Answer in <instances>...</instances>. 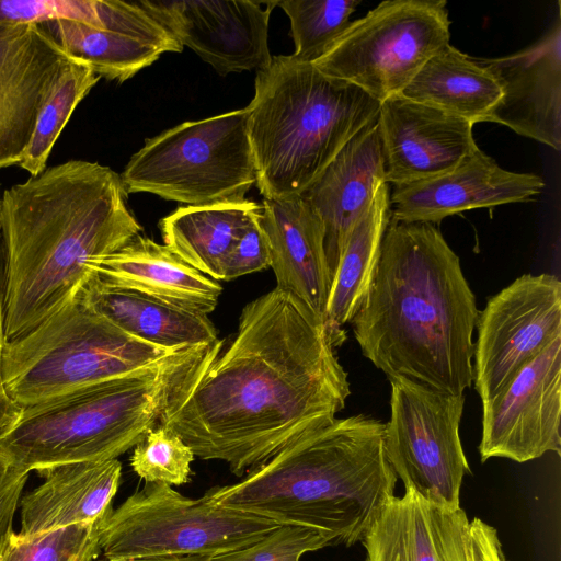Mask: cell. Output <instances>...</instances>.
Here are the masks:
<instances>
[{"label": "cell", "mask_w": 561, "mask_h": 561, "mask_svg": "<svg viewBox=\"0 0 561 561\" xmlns=\"http://www.w3.org/2000/svg\"><path fill=\"white\" fill-rule=\"evenodd\" d=\"M220 348L190 373L160 425L237 477L334 417L351 394L324 322L287 290L247 304L234 339Z\"/></svg>", "instance_id": "1"}, {"label": "cell", "mask_w": 561, "mask_h": 561, "mask_svg": "<svg viewBox=\"0 0 561 561\" xmlns=\"http://www.w3.org/2000/svg\"><path fill=\"white\" fill-rule=\"evenodd\" d=\"M79 295L96 313L142 342L171 351L210 346L219 342L207 314L111 285L94 272Z\"/></svg>", "instance_id": "24"}, {"label": "cell", "mask_w": 561, "mask_h": 561, "mask_svg": "<svg viewBox=\"0 0 561 561\" xmlns=\"http://www.w3.org/2000/svg\"><path fill=\"white\" fill-rule=\"evenodd\" d=\"M499 82L502 95L486 122L561 149V14L531 45L497 58L478 59Z\"/></svg>", "instance_id": "15"}, {"label": "cell", "mask_w": 561, "mask_h": 561, "mask_svg": "<svg viewBox=\"0 0 561 561\" xmlns=\"http://www.w3.org/2000/svg\"><path fill=\"white\" fill-rule=\"evenodd\" d=\"M121 175L69 160L0 196L5 259V337L16 339L72 300L90 264L140 233Z\"/></svg>", "instance_id": "2"}, {"label": "cell", "mask_w": 561, "mask_h": 561, "mask_svg": "<svg viewBox=\"0 0 561 561\" xmlns=\"http://www.w3.org/2000/svg\"><path fill=\"white\" fill-rule=\"evenodd\" d=\"M94 561H107V560H99V559H96V560H94Z\"/></svg>", "instance_id": "41"}, {"label": "cell", "mask_w": 561, "mask_h": 561, "mask_svg": "<svg viewBox=\"0 0 561 561\" xmlns=\"http://www.w3.org/2000/svg\"><path fill=\"white\" fill-rule=\"evenodd\" d=\"M254 88L248 133L265 199L300 196L380 107L360 88L293 55L272 57Z\"/></svg>", "instance_id": "5"}, {"label": "cell", "mask_w": 561, "mask_h": 561, "mask_svg": "<svg viewBox=\"0 0 561 561\" xmlns=\"http://www.w3.org/2000/svg\"><path fill=\"white\" fill-rule=\"evenodd\" d=\"M5 259L0 233V433L11 427L20 417L22 410L8 394L2 379V356L5 337Z\"/></svg>", "instance_id": "37"}, {"label": "cell", "mask_w": 561, "mask_h": 561, "mask_svg": "<svg viewBox=\"0 0 561 561\" xmlns=\"http://www.w3.org/2000/svg\"><path fill=\"white\" fill-rule=\"evenodd\" d=\"M445 0H387L351 22L313 66L380 103L398 95L422 66L449 45Z\"/></svg>", "instance_id": "10"}, {"label": "cell", "mask_w": 561, "mask_h": 561, "mask_svg": "<svg viewBox=\"0 0 561 561\" xmlns=\"http://www.w3.org/2000/svg\"><path fill=\"white\" fill-rule=\"evenodd\" d=\"M377 118L353 136L300 194L322 222L332 282L351 231L386 183Z\"/></svg>", "instance_id": "19"}, {"label": "cell", "mask_w": 561, "mask_h": 561, "mask_svg": "<svg viewBox=\"0 0 561 561\" xmlns=\"http://www.w3.org/2000/svg\"><path fill=\"white\" fill-rule=\"evenodd\" d=\"M543 187L537 174L507 171L477 149L444 174L393 185L390 219L436 224L465 210L530 201Z\"/></svg>", "instance_id": "18"}, {"label": "cell", "mask_w": 561, "mask_h": 561, "mask_svg": "<svg viewBox=\"0 0 561 561\" xmlns=\"http://www.w3.org/2000/svg\"><path fill=\"white\" fill-rule=\"evenodd\" d=\"M44 482L21 497V529L27 538L72 525L93 524L113 511L118 459L66 463L38 471Z\"/></svg>", "instance_id": "22"}, {"label": "cell", "mask_w": 561, "mask_h": 561, "mask_svg": "<svg viewBox=\"0 0 561 561\" xmlns=\"http://www.w3.org/2000/svg\"><path fill=\"white\" fill-rule=\"evenodd\" d=\"M68 56L42 24L0 26V169L19 164Z\"/></svg>", "instance_id": "16"}, {"label": "cell", "mask_w": 561, "mask_h": 561, "mask_svg": "<svg viewBox=\"0 0 561 561\" xmlns=\"http://www.w3.org/2000/svg\"><path fill=\"white\" fill-rule=\"evenodd\" d=\"M259 220L267 242L276 287L297 296L325 325L332 280L320 218L300 196H296L264 198Z\"/></svg>", "instance_id": "21"}, {"label": "cell", "mask_w": 561, "mask_h": 561, "mask_svg": "<svg viewBox=\"0 0 561 561\" xmlns=\"http://www.w3.org/2000/svg\"><path fill=\"white\" fill-rule=\"evenodd\" d=\"M42 26L68 56L107 80L124 82L163 54L139 39L77 21L55 20Z\"/></svg>", "instance_id": "28"}, {"label": "cell", "mask_w": 561, "mask_h": 561, "mask_svg": "<svg viewBox=\"0 0 561 561\" xmlns=\"http://www.w3.org/2000/svg\"><path fill=\"white\" fill-rule=\"evenodd\" d=\"M89 267L111 285L205 314L216 308L222 291L217 280L192 267L164 244L140 233Z\"/></svg>", "instance_id": "23"}, {"label": "cell", "mask_w": 561, "mask_h": 561, "mask_svg": "<svg viewBox=\"0 0 561 561\" xmlns=\"http://www.w3.org/2000/svg\"><path fill=\"white\" fill-rule=\"evenodd\" d=\"M390 419L383 448L394 474L424 500L460 507V489L470 468L459 426L466 396L391 379Z\"/></svg>", "instance_id": "11"}, {"label": "cell", "mask_w": 561, "mask_h": 561, "mask_svg": "<svg viewBox=\"0 0 561 561\" xmlns=\"http://www.w3.org/2000/svg\"><path fill=\"white\" fill-rule=\"evenodd\" d=\"M469 522L461 507L404 490L383 504L365 531V561H468Z\"/></svg>", "instance_id": "20"}, {"label": "cell", "mask_w": 561, "mask_h": 561, "mask_svg": "<svg viewBox=\"0 0 561 561\" xmlns=\"http://www.w3.org/2000/svg\"><path fill=\"white\" fill-rule=\"evenodd\" d=\"M208 556H165L135 561H209Z\"/></svg>", "instance_id": "39"}, {"label": "cell", "mask_w": 561, "mask_h": 561, "mask_svg": "<svg viewBox=\"0 0 561 561\" xmlns=\"http://www.w3.org/2000/svg\"><path fill=\"white\" fill-rule=\"evenodd\" d=\"M182 351L125 333L85 305L78 293L34 329L7 341L2 379L9 397L25 409L147 370Z\"/></svg>", "instance_id": "7"}, {"label": "cell", "mask_w": 561, "mask_h": 561, "mask_svg": "<svg viewBox=\"0 0 561 561\" xmlns=\"http://www.w3.org/2000/svg\"><path fill=\"white\" fill-rule=\"evenodd\" d=\"M377 123L389 185L444 174L479 149L471 122L400 95L380 103Z\"/></svg>", "instance_id": "17"}, {"label": "cell", "mask_w": 561, "mask_h": 561, "mask_svg": "<svg viewBox=\"0 0 561 561\" xmlns=\"http://www.w3.org/2000/svg\"><path fill=\"white\" fill-rule=\"evenodd\" d=\"M468 561H507L497 530L478 517L469 522Z\"/></svg>", "instance_id": "38"}, {"label": "cell", "mask_w": 561, "mask_h": 561, "mask_svg": "<svg viewBox=\"0 0 561 561\" xmlns=\"http://www.w3.org/2000/svg\"><path fill=\"white\" fill-rule=\"evenodd\" d=\"M385 423L332 417L300 435L239 482L205 495L215 504L328 535L353 546L394 495L383 448Z\"/></svg>", "instance_id": "4"}, {"label": "cell", "mask_w": 561, "mask_h": 561, "mask_svg": "<svg viewBox=\"0 0 561 561\" xmlns=\"http://www.w3.org/2000/svg\"><path fill=\"white\" fill-rule=\"evenodd\" d=\"M390 217V185L382 183L351 231L332 282L325 329L334 347L345 341L342 327L352 321L364 300Z\"/></svg>", "instance_id": "27"}, {"label": "cell", "mask_w": 561, "mask_h": 561, "mask_svg": "<svg viewBox=\"0 0 561 561\" xmlns=\"http://www.w3.org/2000/svg\"><path fill=\"white\" fill-rule=\"evenodd\" d=\"M260 213L242 229L224 270V280H230L270 267L267 242L260 225Z\"/></svg>", "instance_id": "35"}, {"label": "cell", "mask_w": 561, "mask_h": 561, "mask_svg": "<svg viewBox=\"0 0 561 561\" xmlns=\"http://www.w3.org/2000/svg\"><path fill=\"white\" fill-rule=\"evenodd\" d=\"M218 343L23 409L0 433V454L9 466L30 472L116 459L160 424L174 392Z\"/></svg>", "instance_id": "6"}, {"label": "cell", "mask_w": 561, "mask_h": 561, "mask_svg": "<svg viewBox=\"0 0 561 561\" xmlns=\"http://www.w3.org/2000/svg\"><path fill=\"white\" fill-rule=\"evenodd\" d=\"M476 329L473 381L485 402L517 371L561 339V282L524 274L489 298Z\"/></svg>", "instance_id": "12"}, {"label": "cell", "mask_w": 561, "mask_h": 561, "mask_svg": "<svg viewBox=\"0 0 561 561\" xmlns=\"http://www.w3.org/2000/svg\"><path fill=\"white\" fill-rule=\"evenodd\" d=\"M260 213L248 199L208 206H183L160 221L164 245L215 280H224L228 255L242 229Z\"/></svg>", "instance_id": "26"}, {"label": "cell", "mask_w": 561, "mask_h": 561, "mask_svg": "<svg viewBox=\"0 0 561 561\" xmlns=\"http://www.w3.org/2000/svg\"><path fill=\"white\" fill-rule=\"evenodd\" d=\"M360 0H282L295 43L293 57L305 62L321 58L351 24Z\"/></svg>", "instance_id": "30"}, {"label": "cell", "mask_w": 561, "mask_h": 561, "mask_svg": "<svg viewBox=\"0 0 561 561\" xmlns=\"http://www.w3.org/2000/svg\"><path fill=\"white\" fill-rule=\"evenodd\" d=\"M140 4L220 76L271 62L268 22L278 1H149Z\"/></svg>", "instance_id": "14"}, {"label": "cell", "mask_w": 561, "mask_h": 561, "mask_svg": "<svg viewBox=\"0 0 561 561\" xmlns=\"http://www.w3.org/2000/svg\"><path fill=\"white\" fill-rule=\"evenodd\" d=\"M71 20L100 27L96 0H0V26Z\"/></svg>", "instance_id": "34"}, {"label": "cell", "mask_w": 561, "mask_h": 561, "mask_svg": "<svg viewBox=\"0 0 561 561\" xmlns=\"http://www.w3.org/2000/svg\"><path fill=\"white\" fill-rule=\"evenodd\" d=\"M28 474L30 471L15 466L0 474V554L14 533L13 518Z\"/></svg>", "instance_id": "36"}, {"label": "cell", "mask_w": 561, "mask_h": 561, "mask_svg": "<svg viewBox=\"0 0 561 561\" xmlns=\"http://www.w3.org/2000/svg\"><path fill=\"white\" fill-rule=\"evenodd\" d=\"M328 546H332V541L322 531L297 525H280L257 541L211 557L209 561H300L305 553Z\"/></svg>", "instance_id": "33"}, {"label": "cell", "mask_w": 561, "mask_h": 561, "mask_svg": "<svg viewBox=\"0 0 561 561\" xmlns=\"http://www.w3.org/2000/svg\"><path fill=\"white\" fill-rule=\"evenodd\" d=\"M476 296L434 224L390 219L352 319L363 355L391 379L460 394L473 382Z\"/></svg>", "instance_id": "3"}, {"label": "cell", "mask_w": 561, "mask_h": 561, "mask_svg": "<svg viewBox=\"0 0 561 561\" xmlns=\"http://www.w3.org/2000/svg\"><path fill=\"white\" fill-rule=\"evenodd\" d=\"M100 77L85 62L75 59L62 72L54 91L42 106L19 165L31 176L46 169L51 149L78 104Z\"/></svg>", "instance_id": "29"}, {"label": "cell", "mask_w": 561, "mask_h": 561, "mask_svg": "<svg viewBox=\"0 0 561 561\" xmlns=\"http://www.w3.org/2000/svg\"><path fill=\"white\" fill-rule=\"evenodd\" d=\"M105 519L27 538L13 533L0 561H94L101 553L100 531Z\"/></svg>", "instance_id": "31"}, {"label": "cell", "mask_w": 561, "mask_h": 561, "mask_svg": "<svg viewBox=\"0 0 561 561\" xmlns=\"http://www.w3.org/2000/svg\"><path fill=\"white\" fill-rule=\"evenodd\" d=\"M119 175L127 194L187 206L245 199L256 183L247 108L184 122L147 139Z\"/></svg>", "instance_id": "8"}, {"label": "cell", "mask_w": 561, "mask_h": 561, "mask_svg": "<svg viewBox=\"0 0 561 561\" xmlns=\"http://www.w3.org/2000/svg\"><path fill=\"white\" fill-rule=\"evenodd\" d=\"M9 467L8 461L4 459V457L0 454V474Z\"/></svg>", "instance_id": "40"}, {"label": "cell", "mask_w": 561, "mask_h": 561, "mask_svg": "<svg viewBox=\"0 0 561 561\" xmlns=\"http://www.w3.org/2000/svg\"><path fill=\"white\" fill-rule=\"evenodd\" d=\"M280 524L191 499L172 486L149 482L113 508L102 525L100 546L107 561L165 556H208L247 547Z\"/></svg>", "instance_id": "9"}, {"label": "cell", "mask_w": 561, "mask_h": 561, "mask_svg": "<svg viewBox=\"0 0 561 561\" xmlns=\"http://www.w3.org/2000/svg\"><path fill=\"white\" fill-rule=\"evenodd\" d=\"M194 457L178 434L159 424L134 447L130 466L147 483L182 485L190 479Z\"/></svg>", "instance_id": "32"}, {"label": "cell", "mask_w": 561, "mask_h": 561, "mask_svg": "<svg viewBox=\"0 0 561 561\" xmlns=\"http://www.w3.org/2000/svg\"><path fill=\"white\" fill-rule=\"evenodd\" d=\"M561 339L551 343L490 400L482 403L481 462H526L560 455Z\"/></svg>", "instance_id": "13"}, {"label": "cell", "mask_w": 561, "mask_h": 561, "mask_svg": "<svg viewBox=\"0 0 561 561\" xmlns=\"http://www.w3.org/2000/svg\"><path fill=\"white\" fill-rule=\"evenodd\" d=\"M398 95L474 125L486 122L502 89L479 60L449 44L432 56Z\"/></svg>", "instance_id": "25"}]
</instances>
